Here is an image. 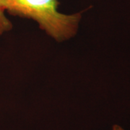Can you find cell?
<instances>
[{
    "mask_svg": "<svg viewBox=\"0 0 130 130\" xmlns=\"http://www.w3.org/2000/svg\"><path fill=\"white\" fill-rule=\"evenodd\" d=\"M0 4L11 15L37 22L39 28L58 42L74 36L82 18L81 13L59 12L57 0H0Z\"/></svg>",
    "mask_w": 130,
    "mask_h": 130,
    "instance_id": "obj_1",
    "label": "cell"
},
{
    "mask_svg": "<svg viewBox=\"0 0 130 130\" xmlns=\"http://www.w3.org/2000/svg\"><path fill=\"white\" fill-rule=\"evenodd\" d=\"M111 130H126V129H124L123 127H121V126L115 124V125H113V126H112Z\"/></svg>",
    "mask_w": 130,
    "mask_h": 130,
    "instance_id": "obj_3",
    "label": "cell"
},
{
    "mask_svg": "<svg viewBox=\"0 0 130 130\" xmlns=\"http://www.w3.org/2000/svg\"><path fill=\"white\" fill-rule=\"evenodd\" d=\"M5 12L0 4V36L3 35L5 32H9L13 28L12 23L6 17Z\"/></svg>",
    "mask_w": 130,
    "mask_h": 130,
    "instance_id": "obj_2",
    "label": "cell"
}]
</instances>
